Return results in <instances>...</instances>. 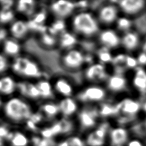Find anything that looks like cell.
Returning <instances> with one entry per match:
<instances>
[{
  "label": "cell",
  "instance_id": "cell-1",
  "mask_svg": "<svg viewBox=\"0 0 146 146\" xmlns=\"http://www.w3.org/2000/svg\"><path fill=\"white\" fill-rule=\"evenodd\" d=\"M5 116L14 122L27 121L32 114L30 106L22 99L14 97L9 99L3 108Z\"/></svg>",
  "mask_w": 146,
  "mask_h": 146
},
{
  "label": "cell",
  "instance_id": "cell-2",
  "mask_svg": "<svg viewBox=\"0 0 146 146\" xmlns=\"http://www.w3.org/2000/svg\"><path fill=\"white\" fill-rule=\"evenodd\" d=\"M12 69L17 74L29 78H37L41 75L38 64L26 57L19 56L15 59Z\"/></svg>",
  "mask_w": 146,
  "mask_h": 146
},
{
  "label": "cell",
  "instance_id": "cell-3",
  "mask_svg": "<svg viewBox=\"0 0 146 146\" xmlns=\"http://www.w3.org/2000/svg\"><path fill=\"white\" fill-rule=\"evenodd\" d=\"M72 24L76 31L86 35H92L98 29L95 19L88 13H81L76 15Z\"/></svg>",
  "mask_w": 146,
  "mask_h": 146
},
{
  "label": "cell",
  "instance_id": "cell-4",
  "mask_svg": "<svg viewBox=\"0 0 146 146\" xmlns=\"http://www.w3.org/2000/svg\"><path fill=\"white\" fill-rule=\"evenodd\" d=\"M17 88L23 96L31 99H37L40 97L39 91L36 84L29 82H21L17 84Z\"/></svg>",
  "mask_w": 146,
  "mask_h": 146
},
{
  "label": "cell",
  "instance_id": "cell-5",
  "mask_svg": "<svg viewBox=\"0 0 146 146\" xmlns=\"http://www.w3.org/2000/svg\"><path fill=\"white\" fill-rule=\"evenodd\" d=\"M75 5L71 2L66 1H58L52 3L51 9L56 15L61 17L70 14L74 9Z\"/></svg>",
  "mask_w": 146,
  "mask_h": 146
},
{
  "label": "cell",
  "instance_id": "cell-6",
  "mask_svg": "<svg viewBox=\"0 0 146 146\" xmlns=\"http://www.w3.org/2000/svg\"><path fill=\"white\" fill-rule=\"evenodd\" d=\"M82 54L78 50H71L68 52L63 57L64 64L70 68L79 67L83 62Z\"/></svg>",
  "mask_w": 146,
  "mask_h": 146
},
{
  "label": "cell",
  "instance_id": "cell-7",
  "mask_svg": "<svg viewBox=\"0 0 146 146\" xmlns=\"http://www.w3.org/2000/svg\"><path fill=\"white\" fill-rule=\"evenodd\" d=\"M105 95L104 91L98 87H91L86 88L81 94L80 98L83 100L98 101L102 99Z\"/></svg>",
  "mask_w": 146,
  "mask_h": 146
},
{
  "label": "cell",
  "instance_id": "cell-8",
  "mask_svg": "<svg viewBox=\"0 0 146 146\" xmlns=\"http://www.w3.org/2000/svg\"><path fill=\"white\" fill-rule=\"evenodd\" d=\"M119 5L126 13L135 14L139 11L144 6V1L141 0H123Z\"/></svg>",
  "mask_w": 146,
  "mask_h": 146
},
{
  "label": "cell",
  "instance_id": "cell-9",
  "mask_svg": "<svg viewBox=\"0 0 146 146\" xmlns=\"http://www.w3.org/2000/svg\"><path fill=\"white\" fill-rule=\"evenodd\" d=\"M29 31L26 22L18 20L12 23L10 28V31L12 35L17 39L23 38Z\"/></svg>",
  "mask_w": 146,
  "mask_h": 146
},
{
  "label": "cell",
  "instance_id": "cell-10",
  "mask_svg": "<svg viewBox=\"0 0 146 146\" xmlns=\"http://www.w3.org/2000/svg\"><path fill=\"white\" fill-rule=\"evenodd\" d=\"M86 76L89 79L102 80L106 76L105 68L100 64H93L87 69Z\"/></svg>",
  "mask_w": 146,
  "mask_h": 146
},
{
  "label": "cell",
  "instance_id": "cell-11",
  "mask_svg": "<svg viewBox=\"0 0 146 146\" xmlns=\"http://www.w3.org/2000/svg\"><path fill=\"white\" fill-rule=\"evenodd\" d=\"M128 138L127 132L122 128L113 129L111 133L112 144L114 146H120L126 142Z\"/></svg>",
  "mask_w": 146,
  "mask_h": 146
},
{
  "label": "cell",
  "instance_id": "cell-12",
  "mask_svg": "<svg viewBox=\"0 0 146 146\" xmlns=\"http://www.w3.org/2000/svg\"><path fill=\"white\" fill-rule=\"evenodd\" d=\"M117 15V11L116 8L111 5L103 7L100 11L99 16L102 21L106 23H111L113 22Z\"/></svg>",
  "mask_w": 146,
  "mask_h": 146
},
{
  "label": "cell",
  "instance_id": "cell-13",
  "mask_svg": "<svg viewBox=\"0 0 146 146\" xmlns=\"http://www.w3.org/2000/svg\"><path fill=\"white\" fill-rule=\"evenodd\" d=\"M101 41L106 46L113 47L119 43V39L116 34L112 30H106L100 35Z\"/></svg>",
  "mask_w": 146,
  "mask_h": 146
},
{
  "label": "cell",
  "instance_id": "cell-14",
  "mask_svg": "<svg viewBox=\"0 0 146 146\" xmlns=\"http://www.w3.org/2000/svg\"><path fill=\"white\" fill-rule=\"evenodd\" d=\"M59 108L64 115H70L76 111L77 105L74 100L70 98H66L61 100Z\"/></svg>",
  "mask_w": 146,
  "mask_h": 146
},
{
  "label": "cell",
  "instance_id": "cell-15",
  "mask_svg": "<svg viewBox=\"0 0 146 146\" xmlns=\"http://www.w3.org/2000/svg\"><path fill=\"white\" fill-rule=\"evenodd\" d=\"M7 138L10 141L12 146H27L29 143L28 138L20 132L10 133Z\"/></svg>",
  "mask_w": 146,
  "mask_h": 146
},
{
  "label": "cell",
  "instance_id": "cell-16",
  "mask_svg": "<svg viewBox=\"0 0 146 146\" xmlns=\"http://www.w3.org/2000/svg\"><path fill=\"white\" fill-rule=\"evenodd\" d=\"M133 84L140 91L146 90V71L142 69H138L133 78Z\"/></svg>",
  "mask_w": 146,
  "mask_h": 146
},
{
  "label": "cell",
  "instance_id": "cell-17",
  "mask_svg": "<svg viewBox=\"0 0 146 146\" xmlns=\"http://www.w3.org/2000/svg\"><path fill=\"white\" fill-rule=\"evenodd\" d=\"M1 81L2 82V88L0 92L5 95H10L14 92L17 88V84L11 77L4 76L1 79Z\"/></svg>",
  "mask_w": 146,
  "mask_h": 146
},
{
  "label": "cell",
  "instance_id": "cell-18",
  "mask_svg": "<svg viewBox=\"0 0 146 146\" xmlns=\"http://www.w3.org/2000/svg\"><path fill=\"white\" fill-rule=\"evenodd\" d=\"M120 108L127 114H134L139 110V104L132 99H125L120 106Z\"/></svg>",
  "mask_w": 146,
  "mask_h": 146
},
{
  "label": "cell",
  "instance_id": "cell-19",
  "mask_svg": "<svg viewBox=\"0 0 146 146\" xmlns=\"http://www.w3.org/2000/svg\"><path fill=\"white\" fill-rule=\"evenodd\" d=\"M55 88L56 90L64 96H69L72 92V88L68 82L63 79H59L55 82Z\"/></svg>",
  "mask_w": 146,
  "mask_h": 146
},
{
  "label": "cell",
  "instance_id": "cell-20",
  "mask_svg": "<svg viewBox=\"0 0 146 146\" xmlns=\"http://www.w3.org/2000/svg\"><path fill=\"white\" fill-rule=\"evenodd\" d=\"M3 50L9 55H15L20 51V45L14 40L7 39L4 43Z\"/></svg>",
  "mask_w": 146,
  "mask_h": 146
},
{
  "label": "cell",
  "instance_id": "cell-21",
  "mask_svg": "<svg viewBox=\"0 0 146 146\" xmlns=\"http://www.w3.org/2000/svg\"><path fill=\"white\" fill-rule=\"evenodd\" d=\"M36 85L39 91L40 97L47 98L52 96V87L49 82L45 80H42L38 82Z\"/></svg>",
  "mask_w": 146,
  "mask_h": 146
},
{
  "label": "cell",
  "instance_id": "cell-22",
  "mask_svg": "<svg viewBox=\"0 0 146 146\" xmlns=\"http://www.w3.org/2000/svg\"><path fill=\"white\" fill-rule=\"evenodd\" d=\"M138 42V37L133 33H128L126 34L123 38V43L124 46L129 50L135 48Z\"/></svg>",
  "mask_w": 146,
  "mask_h": 146
},
{
  "label": "cell",
  "instance_id": "cell-23",
  "mask_svg": "<svg viewBox=\"0 0 146 146\" xmlns=\"http://www.w3.org/2000/svg\"><path fill=\"white\" fill-rule=\"evenodd\" d=\"M80 122L84 127H91L95 124V115L89 111H83L79 116Z\"/></svg>",
  "mask_w": 146,
  "mask_h": 146
},
{
  "label": "cell",
  "instance_id": "cell-24",
  "mask_svg": "<svg viewBox=\"0 0 146 146\" xmlns=\"http://www.w3.org/2000/svg\"><path fill=\"white\" fill-rule=\"evenodd\" d=\"M125 80L119 76H113L108 81L109 87L114 91H119L123 89L125 85Z\"/></svg>",
  "mask_w": 146,
  "mask_h": 146
},
{
  "label": "cell",
  "instance_id": "cell-25",
  "mask_svg": "<svg viewBox=\"0 0 146 146\" xmlns=\"http://www.w3.org/2000/svg\"><path fill=\"white\" fill-rule=\"evenodd\" d=\"M42 110L47 117H51L55 116L59 112V106L52 103H46L42 106Z\"/></svg>",
  "mask_w": 146,
  "mask_h": 146
},
{
  "label": "cell",
  "instance_id": "cell-26",
  "mask_svg": "<svg viewBox=\"0 0 146 146\" xmlns=\"http://www.w3.org/2000/svg\"><path fill=\"white\" fill-rule=\"evenodd\" d=\"M76 42L75 37L70 33H63L60 39V43L62 47L68 48L73 46Z\"/></svg>",
  "mask_w": 146,
  "mask_h": 146
},
{
  "label": "cell",
  "instance_id": "cell-27",
  "mask_svg": "<svg viewBox=\"0 0 146 146\" xmlns=\"http://www.w3.org/2000/svg\"><path fill=\"white\" fill-rule=\"evenodd\" d=\"M34 2L33 1L21 0L18 2L17 5V10L20 13H29L33 10Z\"/></svg>",
  "mask_w": 146,
  "mask_h": 146
},
{
  "label": "cell",
  "instance_id": "cell-28",
  "mask_svg": "<svg viewBox=\"0 0 146 146\" xmlns=\"http://www.w3.org/2000/svg\"><path fill=\"white\" fill-rule=\"evenodd\" d=\"M65 28V24L62 20H57L53 22L52 25L48 27V33L52 35L62 31Z\"/></svg>",
  "mask_w": 146,
  "mask_h": 146
},
{
  "label": "cell",
  "instance_id": "cell-29",
  "mask_svg": "<svg viewBox=\"0 0 146 146\" xmlns=\"http://www.w3.org/2000/svg\"><path fill=\"white\" fill-rule=\"evenodd\" d=\"M14 17V12L11 9H2L0 11V23H7L11 21Z\"/></svg>",
  "mask_w": 146,
  "mask_h": 146
},
{
  "label": "cell",
  "instance_id": "cell-30",
  "mask_svg": "<svg viewBox=\"0 0 146 146\" xmlns=\"http://www.w3.org/2000/svg\"><path fill=\"white\" fill-rule=\"evenodd\" d=\"M27 26L28 27L29 30H31L33 31H35L36 32H39L40 33L43 34L46 33L47 31L48 27L44 25H40L36 23L32 19L27 21L26 22Z\"/></svg>",
  "mask_w": 146,
  "mask_h": 146
},
{
  "label": "cell",
  "instance_id": "cell-31",
  "mask_svg": "<svg viewBox=\"0 0 146 146\" xmlns=\"http://www.w3.org/2000/svg\"><path fill=\"white\" fill-rule=\"evenodd\" d=\"M40 42L45 46L51 47L55 44L56 39L54 35L46 32L41 34Z\"/></svg>",
  "mask_w": 146,
  "mask_h": 146
},
{
  "label": "cell",
  "instance_id": "cell-32",
  "mask_svg": "<svg viewBox=\"0 0 146 146\" xmlns=\"http://www.w3.org/2000/svg\"><path fill=\"white\" fill-rule=\"evenodd\" d=\"M104 139L99 137L94 132L91 133L87 137V142L90 146H101L103 144Z\"/></svg>",
  "mask_w": 146,
  "mask_h": 146
},
{
  "label": "cell",
  "instance_id": "cell-33",
  "mask_svg": "<svg viewBox=\"0 0 146 146\" xmlns=\"http://www.w3.org/2000/svg\"><path fill=\"white\" fill-rule=\"evenodd\" d=\"M47 19V14L45 11L41 10L35 14L32 19V20L36 23L43 25V23L45 22Z\"/></svg>",
  "mask_w": 146,
  "mask_h": 146
},
{
  "label": "cell",
  "instance_id": "cell-34",
  "mask_svg": "<svg viewBox=\"0 0 146 146\" xmlns=\"http://www.w3.org/2000/svg\"><path fill=\"white\" fill-rule=\"evenodd\" d=\"M119 110V108H114L108 105H104L101 109V113L103 115H110L112 113H116Z\"/></svg>",
  "mask_w": 146,
  "mask_h": 146
},
{
  "label": "cell",
  "instance_id": "cell-35",
  "mask_svg": "<svg viewBox=\"0 0 146 146\" xmlns=\"http://www.w3.org/2000/svg\"><path fill=\"white\" fill-rule=\"evenodd\" d=\"M117 25L121 29H127L129 27L131 22L126 18H120L117 21Z\"/></svg>",
  "mask_w": 146,
  "mask_h": 146
},
{
  "label": "cell",
  "instance_id": "cell-36",
  "mask_svg": "<svg viewBox=\"0 0 146 146\" xmlns=\"http://www.w3.org/2000/svg\"><path fill=\"white\" fill-rule=\"evenodd\" d=\"M99 56L100 60L103 62H108L112 60V56L111 54L106 50L102 51L99 53Z\"/></svg>",
  "mask_w": 146,
  "mask_h": 146
},
{
  "label": "cell",
  "instance_id": "cell-37",
  "mask_svg": "<svg viewBox=\"0 0 146 146\" xmlns=\"http://www.w3.org/2000/svg\"><path fill=\"white\" fill-rule=\"evenodd\" d=\"M68 146H84L82 141L77 137H72L67 140Z\"/></svg>",
  "mask_w": 146,
  "mask_h": 146
},
{
  "label": "cell",
  "instance_id": "cell-38",
  "mask_svg": "<svg viewBox=\"0 0 146 146\" xmlns=\"http://www.w3.org/2000/svg\"><path fill=\"white\" fill-rule=\"evenodd\" d=\"M8 66L7 59L2 54H0V74L6 71Z\"/></svg>",
  "mask_w": 146,
  "mask_h": 146
},
{
  "label": "cell",
  "instance_id": "cell-39",
  "mask_svg": "<svg viewBox=\"0 0 146 146\" xmlns=\"http://www.w3.org/2000/svg\"><path fill=\"white\" fill-rule=\"evenodd\" d=\"M29 119L34 122L35 124H36L40 122V121L42 120V115L40 112L32 113Z\"/></svg>",
  "mask_w": 146,
  "mask_h": 146
},
{
  "label": "cell",
  "instance_id": "cell-40",
  "mask_svg": "<svg viewBox=\"0 0 146 146\" xmlns=\"http://www.w3.org/2000/svg\"><path fill=\"white\" fill-rule=\"evenodd\" d=\"M125 63L127 66L129 67H135L136 66L137 64V60L135 59L134 58L130 56H125Z\"/></svg>",
  "mask_w": 146,
  "mask_h": 146
},
{
  "label": "cell",
  "instance_id": "cell-41",
  "mask_svg": "<svg viewBox=\"0 0 146 146\" xmlns=\"http://www.w3.org/2000/svg\"><path fill=\"white\" fill-rule=\"evenodd\" d=\"M60 123L62 128V132H67L71 129V124L69 121L65 120H62L60 121Z\"/></svg>",
  "mask_w": 146,
  "mask_h": 146
},
{
  "label": "cell",
  "instance_id": "cell-42",
  "mask_svg": "<svg viewBox=\"0 0 146 146\" xmlns=\"http://www.w3.org/2000/svg\"><path fill=\"white\" fill-rule=\"evenodd\" d=\"M13 1H0V4L2 6V9L7 10L11 9L14 3Z\"/></svg>",
  "mask_w": 146,
  "mask_h": 146
},
{
  "label": "cell",
  "instance_id": "cell-43",
  "mask_svg": "<svg viewBox=\"0 0 146 146\" xmlns=\"http://www.w3.org/2000/svg\"><path fill=\"white\" fill-rule=\"evenodd\" d=\"M10 132H9V129L7 127L3 125H0V138L7 137L8 135Z\"/></svg>",
  "mask_w": 146,
  "mask_h": 146
},
{
  "label": "cell",
  "instance_id": "cell-44",
  "mask_svg": "<svg viewBox=\"0 0 146 146\" xmlns=\"http://www.w3.org/2000/svg\"><path fill=\"white\" fill-rule=\"evenodd\" d=\"M137 62L140 64H146V54L144 52L141 53L137 58Z\"/></svg>",
  "mask_w": 146,
  "mask_h": 146
},
{
  "label": "cell",
  "instance_id": "cell-45",
  "mask_svg": "<svg viewBox=\"0 0 146 146\" xmlns=\"http://www.w3.org/2000/svg\"><path fill=\"white\" fill-rule=\"evenodd\" d=\"M26 125L28 128H29L30 129H31L32 131H35L37 129L36 124L30 119H28L26 121Z\"/></svg>",
  "mask_w": 146,
  "mask_h": 146
},
{
  "label": "cell",
  "instance_id": "cell-46",
  "mask_svg": "<svg viewBox=\"0 0 146 146\" xmlns=\"http://www.w3.org/2000/svg\"><path fill=\"white\" fill-rule=\"evenodd\" d=\"M125 59V56L123 55H117L115 59H114V62L115 63H121L122 62H124Z\"/></svg>",
  "mask_w": 146,
  "mask_h": 146
},
{
  "label": "cell",
  "instance_id": "cell-47",
  "mask_svg": "<svg viewBox=\"0 0 146 146\" xmlns=\"http://www.w3.org/2000/svg\"><path fill=\"white\" fill-rule=\"evenodd\" d=\"M7 35V32L6 31L3 29H0V41L3 40L5 39Z\"/></svg>",
  "mask_w": 146,
  "mask_h": 146
},
{
  "label": "cell",
  "instance_id": "cell-48",
  "mask_svg": "<svg viewBox=\"0 0 146 146\" xmlns=\"http://www.w3.org/2000/svg\"><path fill=\"white\" fill-rule=\"evenodd\" d=\"M128 146H143V145L139 141L132 140L129 143Z\"/></svg>",
  "mask_w": 146,
  "mask_h": 146
},
{
  "label": "cell",
  "instance_id": "cell-49",
  "mask_svg": "<svg viewBox=\"0 0 146 146\" xmlns=\"http://www.w3.org/2000/svg\"><path fill=\"white\" fill-rule=\"evenodd\" d=\"M78 5L81 7H85L87 5V2L86 1H81V2H78Z\"/></svg>",
  "mask_w": 146,
  "mask_h": 146
},
{
  "label": "cell",
  "instance_id": "cell-50",
  "mask_svg": "<svg viewBox=\"0 0 146 146\" xmlns=\"http://www.w3.org/2000/svg\"><path fill=\"white\" fill-rule=\"evenodd\" d=\"M58 146H68V143L67 140L66 141H63L62 142H61Z\"/></svg>",
  "mask_w": 146,
  "mask_h": 146
},
{
  "label": "cell",
  "instance_id": "cell-51",
  "mask_svg": "<svg viewBox=\"0 0 146 146\" xmlns=\"http://www.w3.org/2000/svg\"><path fill=\"white\" fill-rule=\"evenodd\" d=\"M143 49L144 52L146 54V40H145V42H144V45H143Z\"/></svg>",
  "mask_w": 146,
  "mask_h": 146
},
{
  "label": "cell",
  "instance_id": "cell-52",
  "mask_svg": "<svg viewBox=\"0 0 146 146\" xmlns=\"http://www.w3.org/2000/svg\"><path fill=\"white\" fill-rule=\"evenodd\" d=\"M144 110L146 111V103L144 104Z\"/></svg>",
  "mask_w": 146,
  "mask_h": 146
},
{
  "label": "cell",
  "instance_id": "cell-53",
  "mask_svg": "<svg viewBox=\"0 0 146 146\" xmlns=\"http://www.w3.org/2000/svg\"><path fill=\"white\" fill-rule=\"evenodd\" d=\"M1 88H2V82H1V79H0V90H1Z\"/></svg>",
  "mask_w": 146,
  "mask_h": 146
},
{
  "label": "cell",
  "instance_id": "cell-54",
  "mask_svg": "<svg viewBox=\"0 0 146 146\" xmlns=\"http://www.w3.org/2000/svg\"><path fill=\"white\" fill-rule=\"evenodd\" d=\"M1 105V100H0V106Z\"/></svg>",
  "mask_w": 146,
  "mask_h": 146
}]
</instances>
